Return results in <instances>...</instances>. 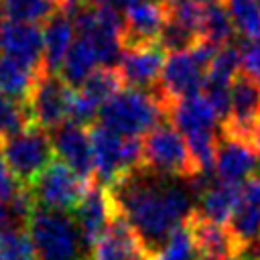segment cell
Masks as SVG:
<instances>
[{"label": "cell", "instance_id": "cb8c5ba5", "mask_svg": "<svg viewBox=\"0 0 260 260\" xmlns=\"http://www.w3.org/2000/svg\"><path fill=\"white\" fill-rule=\"evenodd\" d=\"M236 35V28L232 24V18L221 2L207 4L203 8V28H201V41L211 43L213 47H225L232 43Z\"/></svg>", "mask_w": 260, "mask_h": 260}, {"label": "cell", "instance_id": "e0dca14e", "mask_svg": "<svg viewBox=\"0 0 260 260\" xmlns=\"http://www.w3.org/2000/svg\"><path fill=\"white\" fill-rule=\"evenodd\" d=\"M91 260H152L130 223L116 213L106 234L93 244Z\"/></svg>", "mask_w": 260, "mask_h": 260}, {"label": "cell", "instance_id": "f1b7e54d", "mask_svg": "<svg viewBox=\"0 0 260 260\" xmlns=\"http://www.w3.org/2000/svg\"><path fill=\"white\" fill-rule=\"evenodd\" d=\"M199 41H201V39H199L195 32H191L189 28L181 26L179 22L167 18V22H165V26H162V30H160V35H158V39H156V45L169 55V53L187 51V49L195 47Z\"/></svg>", "mask_w": 260, "mask_h": 260}, {"label": "cell", "instance_id": "e575fe53", "mask_svg": "<svg viewBox=\"0 0 260 260\" xmlns=\"http://www.w3.org/2000/svg\"><path fill=\"white\" fill-rule=\"evenodd\" d=\"M258 4H260V0H258Z\"/></svg>", "mask_w": 260, "mask_h": 260}, {"label": "cell", "instance_id": "6da1fadb", "mask_svg": "<svg viewBox=\"0 0 260 260\" xmlns=\"http://www.w3.org/2000/svg\"><path fill=\"white\" fill-rule=\"evenodd\" d=\"M110 195L116 211L130 223L144 248L154 256L165 242L195 213L199 191L181 177H169L150 169H136L116 185Z\"/></svg>", "mask_w": 260, "mask_h": 260}, {"label": "cell", "instance_id": "5bb4252c", "mask_svg": "<svg viewBox=\"0 0 260 260\" xmlns=\"http://www.w3.org/2000/svg\"><path fill=\"white\" fill-rule=\"evenodd\" d=\"M116 213L118 211H116V205H114L110 191L98 183L95 185L89 183L81 201L73 209V217H75L77 228H79L85 244L89 246V250L106 234V230L110 228Z\"/></svg>", "mask_w": 260, "mask_h": 260}, {"label": "cell", "instance_id": "836d02e7", "mask_svg": "<svg viewBox=\"0 0 260 260\" xmlns=\"http://www.w3.org/2000/svg\"><path fill=\"white\" fill-rule=\"evenodd\" d=\"M195 2H199L201 6H207V4H217V2H221V0H195Z\"/></svg>", "mask_w": 260, "mask_h": 260}, {"label": "cell", "instance_id": "8992f818", "mask_svg": "<svg viewBox=\"0 0 260 260\" xmlns=\"http://www.w3.org/2000/svg\"><path fill=\"white\" fill-rule=\"evenodd\" d=\"M217 53V47H213L207 41H199L195 47L179 53H169L165 57V65L158 79V93L167 102V106L173 100L199 93L205 83L207 69Z\"/></svg>", "mask_w": 260, "mask_h": 260}, {"label": "cell", "instance_id": "9a60e30c", "mask_svg": "<svg viewBox=\"0 0 260 260\" xmlns=\"http://www.w3.org/2000/svg\"><path fill=\"white\" fill-rule=\"evenodd\" d=\"M165 51L156 43H142L124 47V53L118 63V73L124 85L148 89L160 79V71L165 65Z\"/></svg>", "mask_w": 260, "mask_h": 260}, {"label": "cell", "instance_id": "1f68e13d", "mask_svg": "<svg viewBox=\"0 0 260 260\" xmlns=\"http://www.w3.org/2000/svg\"><path fill=\"white\" fill-rule=\"evenodd\" d=\"M252 144H254V150H256V156H258V169H260V124L254 132V138H252Z\"/></svg>", "mask_w": 260, "mask_h": 260}, {"label": "cell", "instance_id": "8fae6325", "mask_svg": "<svg viewBox=\"0 0 260 260\" xmlns=\"http://www.w3.org/2000/svg\"><path fill=\"white\" fill-rule=\"evenodd\" d=\"M124 16V47L156 43L167 22V0H116Z\"/></svg>", "mask_w": 260, "mask_h": 260}, {"label": "cell", "instance_id": "7c38bea8", "mask_svg": "<svg viewBox=\"0 0 260 260\" xmlns=\"http://www.w3.org/2000/svg\"><path fill=\"white\" fill-rule=\"evenodd\" d=\"M256 169H258V156L254 144L250 140L223 132L215 150L213 177L223 183L242 185L244 181L254 177Z\"/></svg>", "mask_w": 260, "mask_h": 260}, {"label": "cell", "instance_id": "f546056e", "mask_svg": "<svg viewBox=\"0 0 260 260\" xmlns=\"http://www.w3.org/2000/svg\"><path fill=\"white\" fill-rule=\"evenodd\" d=\"M240 51V71L260 83V35L242 39L238 43Z\"/></svg>", "mask_w": 260, "mask_h": 260}, {"label": "cell", "instance_id": "52a82bcc", "mask_svg": "<svg viewBox=\"0 0 260 260\" xmlns=\"http://www.w3.org/2000/svg\"><path fill=\"white\" fill-rule=\"evenodd\" d=\"M142 167L181 179L199 175L187 140L171 122H160L142 138Z\"/></svg>", "mask_w": 260, "mask_h": 260}, {"label": "cell", "instance_id": "30bf717a", "mask_svg": "<svg viewBox=\"0 0 260 260\" xmlns=\"http://www.w3.org/2000/svg\"><path fill=\"white\" fill-rule=\"evenodd\" d=\"M260 124V83L246 73H238L230 93V114L223 122V132L250 140Z\"/></svg>", "mask_w": 260, "mask_h": 260}, {"label": "cell", "instance_id": "3957f363", "mask_svg": "<svg viewBox=\"0 0 260 260\" xmlns=\"http://www.w3.org/2000/svg\"><path fill=\"white\" fill-rule=\"evenodd\" d=\"M26 232L32 240L37 260H91V250L75 217L67 211L35 205L26 221Z\"/></svg>", "mask_w": 260, "mask_h": 260}, {"label": "cell", "instance_id": "603a6c76", "mask_svg": "<svg viewBox=\"0 0 260 260\" xmlns=\"http://www.w3.org/2000/svg\"><path fill=\"white\" fill-rule=\"evenodd\" d=\"M67 0H0L4 20L39 24L63 10Z\"/></svg>", "mask_w": 260, "mask_h": 260}, {"label": "cell", "instance_id": "d6a6232c", "mask_svg": "<svg viewBox=\"0 0 260 260\" xmlns=\"http://www.w3.org/2000/svg\"><path fill=\"white\" fill-rule=\"evenodd\" d=\"M250 248H252V256H250V260H260V236H258V240H256Z\"/></svg>", "mask_w": 260, "mask_h": 260}, {"label": "cell", "instance_id": "7a4b0ae2", "mask_svg": "<svg viewBox=\"0 0 260 260\" xmlns=\"http://www.w3.org/2000/svg\"><path fill=\"white\" fill-rule=\"evenodd\" d=\"M165 116L167 102L160 93L122 85L100 108L98 124L126 138H142L160 122H165Z\"/></svg>", "mask_w": 260, "mask_h": 260}, {"label": "cell", "instance_id": "484cf974", "mask_svg": "<svg viewBox=\"0 0 260 260\" xmlns=\"http://www.w3.org/2000/svg\"><path fill=\"white\" fill-rule=\"evenodd\" d=\"M30 124H32V118H30L28 106L0 91V140Z\"/></svg>", "mask_w": 260, "mask_h": 260}, {"label": "cell", "instance_id": "7402d4cb", "mask_svg": "<svg viewBox=\"0 0 260 260\" xmlns=\"http://www.w3.org/2000/svg\"><path fill=\"white\" fill-rule=\"evenodd\" d=\"M41 73L8 55H0V91L16 102H28Z\"/></svg>", "mask_w": 260, "mask_h": 260}, {"label": "cell", "instance_id": "4316f807", "mask_svg": "<svg viewBox=\"0 0 260 260\" xmlns=\"http://www.w3.org/2000/svg\"><path fill=\"white\" fill-rule=\"evenodd\" d=\"M0 260H37L26 228L0 232Z\"/></svg>", "mask_w": 260, "mask_h": 260}, {"label": "cell", "instance_id": "83f0119b", "mask_svg": "<svg viewBox=\"0 0 260 260\" xmlns=\"http://www.w3.org/2000/svg\"><path fill=\"white\" fill-rule=\"evenodd\" d=\"M203 8L195 0H167V18L179 22L201 39L203 28Z\"/></svg>", "mask_w": 260, "mask_h": 260}, {"label": "cell", "instance_id": "d4e9b609", "mask_svg": "<svg viewBox=\"0 0 260 260\" xmlns=\"http://www.w3.org/2000/svg\"><path fill=\"white\" fill-rule=\"evenodd\" d=\"M236 32L244 39L260 35V4L258 0H223Z\"/></svg>", "mask_w": 260, "mask_h": 260}, {"label": "cell", "instance_id": "ffe728a7", "mask_svg": "<svg viewBox=\"0 0 260 260\" xmlns=\"http://www.w3.org/2000/svg\"><path fill=\"white\" fill-rule=\"evenodd\" d=\"M77 37L73 18L59 10L55 12L43 26V53H45V71L57 73L65 55L69 53L73 41Z\"/></svg>", "mask_w": 260, "mask_h": 260}, {"label": "cell", "instance_id": "4dcf8cb0", "mask_svg": "<svg viewBox=\"0 0 260 260\" xmlns=\"http://www.w3.org/2000/svg\"><path fill=\"white\" fill-rule=\"evenodd\" d=\"M20 189H22V185L12 177V173L8 171V167L4 162V156L0 152V203L12 199Z\"/></svg>", "mask_w": 260, "mask_h": 260}, {"label": "cell", "instance_id": "4fadbf2b", "mask_svg": "<svg viewBox=\"0 0 260 260\" xmlns=\"http://www.w3.org/2000/svg\"><path fill=\"white\" fill-rule=\"evenodd\" d=\"M55 156L75 171L83 181H93V148L89 130L75 122H65L51 130Z\"/></svg>", "mask_w": 260, "mask_h": 260}, {"label": "cell", "instance_id": "ac0fdd59", "mask_svg": "<svg viewBox=\"0 0 260 260\" xmlns=\"http://www.w3.org/2000/svg\"><path fill=\"white\" fill-rule=\"evenodd\" d=\"M228 228L240 248H250L260 236V177H250L240 185L236 209Z\"/></svg>", "mask_w": 260, "mask_h": 260}, {"label": "cell", "instance_id": "44dd1931", "mask_svg": "<svg viewBox=\"0 0 260 260\" xmlns=\"http://www.w3.org/2000/svg\"><path fill=\"white\" fill-rule=\"evenodd\" d=\"M98 67H102V61H100V55H98L93 43L89 39L77 35L57 73L71 87H79Z\"/></svg>", "mask_w": 260, "mask_h": 260}, {"label": "cell", "instance_id": "d6986e66", "mask_svg": "<svg viewBox=\"0 0 260 260\" xmlns=\"http://www.w3.org/2000/svg\"><path fill=\"white\" fill-rule=\"evenodd\" d=\"M238 193H240V185L223 183L217 179L213 183H207L197 197L195 217L209 223L228 225L238 203Z\"/></svg>", "mask_w": 260, "mask_h": 260}, {"label": "cell", "instance_id": "2e32d148", "mask_svg": "<svg viewBox=\"0 0 260 260\" xmlns=\"http://www.w3.org/2000/svg\"><path fill=\"white\" fill-rule=\"evenodd\" d=\"M0 51L32 69L45 71L43 28L39 24L2 20L0 22Z\"/></svg>", "mask_w": 260, "mask_h": 260}, {"label": "cell", "instance_id": "5b68a950", "mask_svg": "<svg viewBox=\"0 0 260 260\" xmlns=\"http://www.w3.org/2000/svg\"><path fill=\"white\" fill-rule=\"evenodd\" d=\"M0 152L8 171L22 187H30V183L55 160L53 138L49 130L37 124L2 138Z\"/></svg>", "mask_w": 260, "mask_h": 260}, {"label": "cell", "instance_id": "ba28073f", "mask_svg": "<svg viewBox=\"0 0 260 260\" xmlns=\"http://www.w3.org/2000/svg\"><path fill=\"white\" fill-rule=\"evenodd\" d=\"M87 187H89L87 181H83L65 162L55 158L26 189L37 207L69 213L77 207Z\"/></svg>", "mask_w": 260, "mask_h": 260}, {"label": "cell", "instance_id": "9c48e42d", "mask_svg": "<svg viewBox=\"0 0 260 260\" xmlns=\"http://www.w3.org/2000/svg\"><path fill=\"white\" fill-rule=\"evenodd\" d=\"M73 95L75 87H71L59 73L43 71L26 102L32 124L51 132L69 122Z\"/></svg>", "mask_w": 260, "mask_h": 260}, {"label": "cell", "instance_id": "277c9868", "mask_svg": "<svg viewBox=\"0 0 260 260\" xmlns=\"http://www.w3.org/2000/svg\"><path fill=\"white\" fill-rule=\"evenodd\" d=\"M93 148V179L110 189L120 179L142 167V138L120 136L102 124L89 128Z\"/></svg>", "mask_w": 260, "mask_h": 260}]
</instances>
